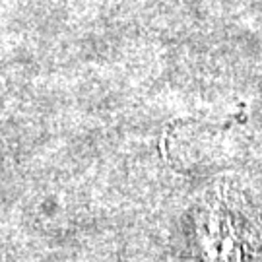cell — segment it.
<instances>
[{"instance_id":"cell-1","label":"cell","mask_w":262,"mask_h":262,"mask_svg":"<svg viewBox=\"0 0 262 262\" xmlns=\"http://www.w3.org/2000/svg\"><path fill=\"white\" fill-rule=\"evenodd\" d=\"M200 247L204 262H245V229L227 202H208L200 217Z\"/></svg>"}]
</instances>
